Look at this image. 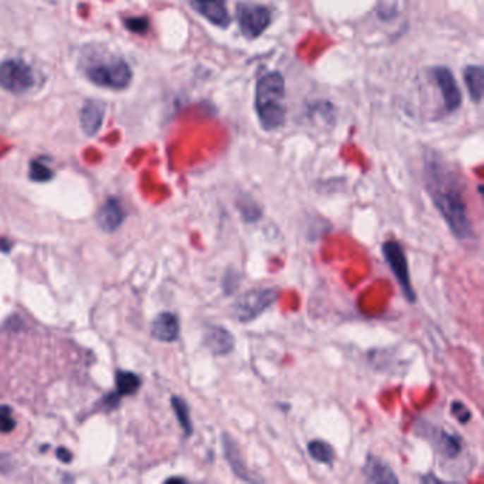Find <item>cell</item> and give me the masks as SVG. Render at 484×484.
Masks as SVG:
<instances>
[{"mask_svg":"<svg viewBox=\"0 0 484 484\" xmlns=\"http://www.w3.org/2000/svg\"><path fill=\"white\" fill-rule=\"evenodd\" d=\"M425 185L433 205L453 236L459 240L471 238L474 227L467 213L461 179L433 152L426 154L425 158Z\"/></svg>","mask_w":484,"mask_h":484,"instance_id":"obj_1","label":"cell"},{"mask_svg":"<svg viewBox=\"0 0 484 484\" xmlns=\"http://www.w3.org/2000/svg\"><path fill=\"white\" fill-rule=\"evenodd\" d=\"M286 83L280 73L263 75L256 85V112L266 131L280 128L286 119Z\"/></svg>","mask_w":484,"mask_h":484,"instance_id":"obj_2","label":"cell"},{"mask_svg":"<svg viewBox=\"0 0 484 484\" xmlns=\"http://www.w3.org/2000/svg\"><path fill=\"white\" fill-rule=\"evenodd\" d=\"M279 298L274 289H252L241 294L233 305V317L238 322H250L260 317Z\"/></svg>","mask_w":484,"mask_h":484,"instance_id":"obj_3","label":"cell"},{"mask_svg":"<svg viewBox=\"0 0 484 484\" xmlns=\"http://www.w3.org/2000/svg\"><path fill=\"white\" fill-rule=\"evenodd\" d=\"M87 77L92 84L98 87L109 90H124L133 80V71L126 61L116 60L90 67L87 70Z\"/></svg>","mask_w":484,"mask_h":484,"instance_id":"obj_4","label":"cell"},{"mask_svg":"<svg viewBox=\"0 0 484 484\" xmlns=\"http://www.w3.org/2000/svg\"><path fill=\"white\" fill-rule=\"evenodd\" d=\"M382 255L391 267V272L394 273L404 297L413 304L416 301V293L413 290L412 282H411V274H409V266H408V259L404 252V248L401 246L399 241L397 240H388L382 245Z\"/></svg>","mask_w":484,"mask_h":484,"instance_id":"obj_5","label":"cell"},{"mask_svg":"<svg viewBox=\"0 0 484 484\" xmlns=\"http://www.w3.org/2000/svg\"><path fill=\"white\" fill-rule=\"evenodd\" d=\"M36 83L33 70L25 61L6 60L0 64V87L12 94H23Z\"/></svg>","mask_w":484,"mask_h":484,"instance_id":"obj_6","label":"cell"},{"mask_svg":"<svg viewBox=\"0 0 484 484\" xmlns=\"http://www.w3.org/2000/svg\"><path fill=\"white\" fill-rule=\"evenodd\" d=\"M270 11L260 5H243L238 8V26L241 33L249 39L262 36L270 26Z\"/></svg>","mask_w":484,"mask_h":484,"instance_id":"obj_7","label":"cell"},{"mask_svg":"<svg viewBox=\"0 0 484 484\" xmlns=\"http://www.w3.org/2000/svg\"><path fill=\"white\" fill-rule=\"evenodd\" d=\"M222 447H223V453H224V459L229 464V467L231 468L233 474L243 480V481H250V483H256L258 478L252 476L250 470L248 468L243 456H241L240 447L236 443V440L229 435V433H223L222 435Z\"/></svg>","mask_w":484,"mask_h":484,"instance_id":"obj_8","label":"cell"},{"mask_svg":"<svg viewBox=\"0 0 484 484\" xmlns=\"http://www.w3.org/2000/svg\"><path fill=\"white\" fill-rule=\"evenodd\" d=\"M433 77L442 91L446 109L449 112L456 111L461 104V92L453 73L446 67H437L433 70Z\"/></svg>","mask_w":484,"mask_h":484,"instance_id":"obj_9","label":"cell"},{"mask_svg":"<svg viewBox=\"0 0 484 484\" xmlns=\"http://www.w3.org/2000/svg\"><path fill=\"white\" fill-rule=\"evenodd\" d=\"M189 2L190 6L212 25L219 28H227L230 25L226 0H189Z\"/></svg>","mask_w":484,"mask_h":484,"instance_id":"obj_10","label":"cell"},{"mask_svg":"<svg viewBox=\"0 0 484 484\" xmlns=\"http://www.w3.org/2000/svg\"><path fill=\"white\" fill-rule=\"evenodd\" d=\"M362 476L368 481L374 484H398L399 478L397 477L395 471L391 466L384 461L381 457L374 454H368L365 459L364 466H362Z\"/></svg>","mask_w":484,"mask_h":484,"instance_id":"obj_11","label":"cell"},{"mask_svg":"<svg viewBox=\"0 0 484 484\" xmlns=\"http://www.w3.org/2000/svg\"><path fill=\"white\" fill-rule=\"evenodd\" d=\"M105 105L99 99L87 101L80 111V126L85 135L94 137L102 127Z\"/></svg>","mask_w":484,"mask_h":484,"instance_id":"obj_12","label":"cell"},{"mask_svg":"<svg viewBox=\"0 0 484 484\" xmlns=\"http://www.w3.org/2000/svg\"><path fill=\"white\" fill-rule=\"evenodd\" d=\"M205 345L216 356L229 355L234 349V337L233 334L220 325H209L205 331Z\"/></svg>","mask_w":484,"mask_h":484,"instance_id":"obj_13","label":"cell"},{"mask_svg":"<svg viewBox=\"0 0 484 484\" xmlns=\"http://www.w3.org/2000/svg\"><path fill=\"white\" fill-rule=\"evenodd\" d=\"M181 332L179 318L174 313H161L152 322L151 334L154 338L162 342H174L178 339Z\"/></svg>","mask_w":484,"mask_h":484,"instance_id":"obj_14","label":"cell"},{"mask_svg":"<svg viewBox=\"0 0 484 484\" xmlns=\"http://www.w3.org/2000/svg\"><path fill=\"white\" fill-rule=\"evenodd\" d=\"M436 452L446 457V459H456L460 456L463 449L461 437L453 433H449L443 429H433V432L429 435Z\"/></svg>","mask_w":484,"mask_h":484,"instance_id":"obj_15","label":"cell"},{"mask_svg":"<svg viewBox=\"0 0 484 484\" xmlns=\"http://www.w3.org/2000/svg\"><path fill=\"white\" fill-rule=\"evenodd\" d=\"M126 219V210L118 199H108L98 212V224L102 230L115 231Z\"/></svg>","mask_w":484,"mask_h":484,"instance_id":"obj_16","label":"cell"},{"mask_svg":"<svg viewBox=\"0 0 484 484\" xmlns=\"http://www.w3.org/2000/svg\"><path fill=\"white\" fill-rule=\"evenodd\" d=\"M466 87L468 90L470 98L474 102H480L483 98L484 88V70L481 66H470L464 73Z\"/></svg>","mask_w":484,"mask_h":484,"instance_id":"obj_17","label":"cell"},{"mask_svg":"<svg viewBox=\"0 0 484 484\" xmlns=\"http://www.w3.org/2000/svg\"><path fill=\"white\" fill-rule=\"evenodd\" d=\"M307 452L313 460H315L320 464H328L331 466L335 460V452L331 444H328L324 440L314 439L307 444Z\"/></svg>","mask_w":484,"mask_h":484,"instance_id":"obj_18","label":"cell"},{"mask_svg":"<svg viewBox=\"0 0 484 484\" xmlns=\"http://www.w3.org/2000/svg\"><path fill=\"white\" fill-rule=\"evenodd\" d=\"M171 405H172V409L176 415V419L182 428L185 436L189 437L193 433V423L190 419V412H189V406H188L186 401L182 399L181 397H172Z\"/></svg>","mask_w":484,"mask_h":484,"instance_id":"obj_19","label":"cell"},{"mask_svg":"<svg viewBox=\"0 0 484 484\" xmlns=\"http://www.w3.org/2000/svg\"><path fill=\"white\" fill-rule=\"evenodd\" d=\"M116 380V394L119 397L124 395H134L140 387H141V380L138 375L127 371H118L115 375Z\"/></svg>","mask_w":484,"mask_h":484,"instance_id":"obj_20","label":"cell"},{"mask_svg":"<svg viewBox=\"0 0 484 484\" xmlns=\"http://www.w3.org/2000/svg\"><path fill=\"white\" fill-rule=\"evenodd\" d=\"M236 206L238 209V213H240L241 219H243L246 223L258 222L262 217L260 206L256 203L255 199H252L249 196H245V198L238 199Z\"/></svg>","mask_w":484,"mask_h":484,"instance_id":"obj_21","label":"cell"},{"mask_svg":"<svg viewBox=\"0 0 484 484\" xmlns=\"http://www.w3.org/2000/svg\"><path fill=\"white\" fill-rule=\"evenodd\" d=\"M54 172L40 161H33L30 164V179L36 182H47L53 179Z\"/></svg>","mask_w":484,"mask_h":484,"instance_id":"obj_22","label":"cell"},{"mask_svg":"<svg viewBox=\"0 0 484 484\" xmlns=\"http://www.w3.org/2000/svg\"><path fill=\"white\" fill-rule=\"evenodd\" d=\"M16 426L13 419L12 408L6 405H0V433H11Z\"/></svg>","mask_w":484,"mask_h":484,"instance_id":"obj_23","label":"cell"},{"mask_svg":"<svg viewBox=\"0 0 484 484\" xmlns=\"http://www.w3.org/2000/svg\"><path fill=\"white\" fill-rule=\"evenodd\" d=\"M450 413L453 415V418L461 423V425H466L471 421V412L470 409L460 401H453L452 405H450Z\"/></svg>","mask_w":484,"mask_h":484,"instance_id":"obj_24","label":"cell"},{"mask_svg":"<svg viewBox=\"0 0 484 484\" xmlns=\"http://www.w3.org/2000/svg\"><path fill=\"white\" fill-rule=\"evenodd\" d=\"M126 26L134 32V33H140V35H144L148 28H150V23L145 18H131L128 20H126Z\"/></svg>","mask_w":484,"mask_h":484,"instance_id":"obj_25","label":"cell"},{"mask_svg":"<svg viewBox=\"0 0 484 484\" xmlns=\"http://www.w3.org/2000/svg\"><path fill=\"white\" fill-rule=\"evenodd\" d=\"M57 457L63 461V463H70L71 459H73V454L70 453V450L64 449V447H60L57 449Z\"/></svg>","mask_w":484,"mask_h":484,"instance_id":"obj_26","label":"cell"},{"mask_svg":"<svg viewBox=\"0 0 484 484\" xmlns=\"http://www.w3.org/2000/svg\"><path fill=\"white\" fill-rule=\"evenodd\" d=\"M11 248H12L11 241L8 238H5V237H0V252L8 253L11 250Z\"/></svg>","mask_w":484,"mask_h":484,"instance_id":"obj_27","label":"cell"},{"mask_svg":"<svg viewBox=\"0 0 484 484\" xmlns=\"http://www.w3.org/2000/svg\"><path fill=\"white\" fill-rule=\"evenodd\" d=\"M422 481H428V483H429V481H436V483H440L442 480H440V478H437V477H433V476H429V477L426 476V477H423V478H422Z\"/></svg>","mask_w":484,"mask_h":484,"instance_id":"obj_28","label":"cell"}]
</instances>
